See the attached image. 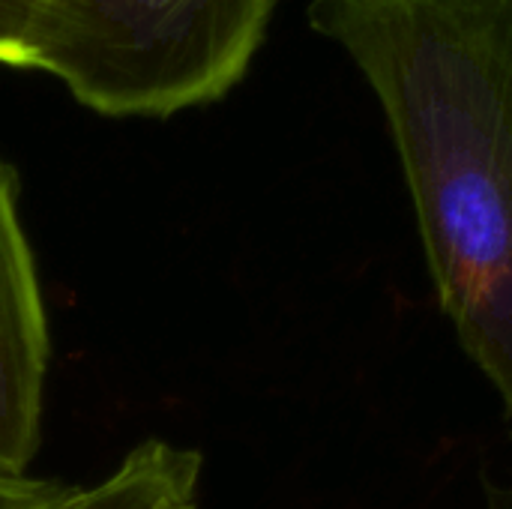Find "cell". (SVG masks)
Returning a JSON list of instances; mask_svg holds the SVG:
<instances>
[{
	"instance_id": "obj_1",
	"label": "cell",
	"mask_w": 512,
	"mask_h": 509,
	"mask_svg": "<svg viewBox=\"0 0 512 509\" xmlns=\"http://www.w3.org/2000/svg\"><path fill=\"white\" fill-rule=\"evenodd\" d=\"M381 102L441 309L512 420V0H312Z\"/></svg>"
},
{
	"instance_id": "obj_2",
	"label": "cell",
	"mask_w": 512,
	"mask_h": 509,
	"mask_svg": "<svg viewBox=\"0 0 512 509\" xmlns=\"http://www.w3.org/2000/svg\"><path fill=\"white\" fill-rule=\"evenodd\" d=\"M279 0H57L36 69L102 117H174L225 99Z\"/></svg>"
},
{
	"instance_id": "obj_3",
	"label": "cell",
	"mask_w": 512,
	"mask_h": 509,
	"mask_svg": "<svg viewBox=\"0 0 512 509\" xmlns=\"http://www.w3.org/2000/svg\"><path fill=\"white\" fill-rule=\"evenodd\" d=\"M48 312L18 210V177L0 159V474L27 477L42 444Z\"/></svg>"
},
{
	"instance_id": "obj_4",
	"label": "cell",
	"mask_w": 512,
	"mask_h": 509,
	"mask_svg": "<svg viewBox=\"0 0 512 509\" xmlns=\"http://www.w3.org/2000/svg\"><path fill=\"white\" fill-rule=\"evenodd\" d=\"M201 474L198 450L147 438L96 483H63L33 509H201Z\"/></svg>"
},
{
	"instance_id": "obj_5",
	"label": "cell",
	"mask_w": 512,
	"mask_h": 509,
	"mask_svg": "<svg viewBox=\"0 0 512 509\" xmlns=\"http://www.w3.org/2000/svg\"><path fill=\"white\" fill-rule=\"evenodd\" d=\"M57 0H0V66L36 69Z\"/></svg>"
},
{
	"instance_id": "obj_6",
	"label": "cell",
	"mask_w": 512,
	"mask_h": 509,
	"mask_svg": "<svg viewBox=\"0 0 512 509\" xmlns=\"http://www.w3.org/2000/svg\"><path fill=\"white\" fill-rule=\"evenodd\" d=\"M63 483L42 477H3L0 474V509H33L51 495H57Z\"/></svg>"
},
{
	"instance_id": "obj_7",
	"label": "cell",
	"mask_w": 512,
	"mask_h": 509,
	"mask_svg": "<svg viewBox=\"0 0 512 509\" xmlns=\"http://www.w3.org/2000/svg\"><path fill=\"white\" fill-rule=\"evenodd\" d=\"M489 509H512V471L495 486H489Z\"/></svg>"
}]
</instances>
